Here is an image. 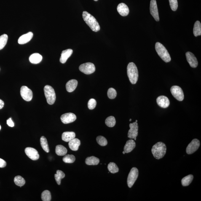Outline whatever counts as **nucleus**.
Returning <instances> with one entry per match:
<instances>
[{"label": "nucleus", "instance_id": "obj_1", "mask_svg": "<svg viewBox=\"0 0 201 201\" xmlns=\"http://www.w3.org/2000/svg\"><path fill=\"white\" fill-rule=\"evenodd\" d=\"M82 17L86 23L92 31L96 32L100 31V27L99 24L94 17L87 11L83 12Z\"/></svg>", "mask_w": 201, "mask_h": 201}, {"label": "nucleus", "instance_id": "obj_2", "mask_svg": "<svg viewBox=\"0 0 201 201\" xmlns=\"http://www.w3.org/2000/svg\"><path fill=\"white\" fill-rule=\"evenodd\" d=\"M151 151L155 158L157 159H161L166 153V146L162 142H159L153 146Z\"/></svg>", "mask_w": 201, "mask_h": 201}, {"label": "nucleus", "instance_id": "obj_3", "mask_svg": "<svg viewBox=\"0 0 201 201\" xmlns=\"http://www.w3.org/2000/svg\"><path fill=\"white\" fill-rule=\"evenodd\" d=\"M127 73L130 82L133 84H136L138 79V71L136 65L133 62L129 63L127 66Z\"/></svg>", "mask_w": 201, "mask_h": 201}, {"label": "nucleus", "instance_id": "obj_4", "mask_svg": "<svg viewBox=\"0 0 201 201\" xmlns=\"http://www.w3.org/2000/svg\"><path fill=\"white\" fill-rule=\"evenodd\" d=\"M155 47L158 55L163 61L166 63L171 61V58L170 54L163 45L160 43L157 42L155 44Z\"/></svg>", "mask_w": 201, "mask_h": 201}, {"label": "nucleus", "instance_id": "obj_5", "mask_svg": "<svg viewBox=\"0 0 201 201\" xmlns=\"http://www.w3.org/2000/svg\"><path fill=\"white\" fill-rule=\"evenodd\" d=\"M44 90L48 104L50 105L53 104L56 99V94L54 89L51 86L47 85L45 86Z\"/></svg>", "mask_w": 201, "mask_h": 201}, {"label": "nucleus", "instance_id": "obj_6", "mask_svg": "<svg viewBox=\"0 0 201 201\" xmlns=\"http://www.w3.org/2000/svg\"><path fill=\"white\" fill-rule=\"evenodd\" d=\"M139 171L136 167H133L130 170L127 180V185L129 188H131L138 178Z\"/></svg>", "mask_w": 201, "mask_h": 201}, {"label": "nucleus", "instance_id": "obj_7", "mask_svg": "<svg viewBox=\"0 0 201 201\" xmlns=\"http://www.w3.org/2000/svg\"><path fill=\"white\" fill-rule=\"evenodd\" d=\"M79 69L85 74L89 75L95 72V67L93 63L88 62L81 65L79 67Z\"/></svg>", "mask_w": 201, "mask_h": 201}, {"label": "nucleus", "instance_id": "obj_8", "mask_svg": "<svg viewBox=\"0 0 201 201\" xmlns=\"http://www.w3.org/2000/svg\"><path fill=\"white\" fill-rule=\"evenodd\" d=\"M172 95L179 101H182L184 99V94L182 89L178 86H173L171 88Z\"/></svg>", "mask_w": 201, "mask_h": 201}, {"label": "nucleus", "instance_id": "obj_9", "mask_svg": "<svg viewBox=\"0 0 201 201\" xmlns=\"http://www.w3.org/2000/svg\"><path fill=\"white\" fill-rule=\"evenodd\" d=\"M20 94L22 98L27 101H30L32 99L33 93L32 91L26 86H22L21 88Z\"/></svg>", "mask_w": 201, "mask_h": 201}, {"label": "nucleus", "instance_id": "obj_10", "mask_svg": "<svg viewBox=\"0 0 201 201\" xmlns=\"http://www.w3.org/2000/svg\"><path fill=\"white\" fill-rule=\"evenodd\" d=\"M200 146V142L198 139H193L188 145L186 148V152L188 154H193L197 151Z\"/></svg>", "mask_w": 201, "mask_h": 201}, {"label": "nucleus", "instance_id": "obj_11", "mask_svg": "<svg viewBox=\"0 0 201 201\" xmlns=\"http://www.w3.org/2000/svg\"><path fill=\"white\" fill-rule=\"evenodd\" d=\"M130 129L128 133V137L131 139L136 140V138L138 136V125L137 122H135L130 123L129 125Z\"/></svg>", "mask_w": 201, "mask_h": 201}, {"label": "nucleus", "instance_id": "obj_12", "mask_svg": "<svg viewBox=\"0 0 201 201\" xmlns=\"http://www.w3.org/2000/svg\"><path fill=\"white\" fill-rule=\"evenodd\" d=\"M150 10L151 15L156 21H159V18L156 0H151Z\"/></svg>", "mask_w": 201, "mask_h": 201}, {"label": "nucleus", "instance_id": "obj_13", "mask_svg": "<svg viewBox=\"0 0 201 201\" xmlns=\"http://www.w3.org/2000/svg\"><path fill=\"white\" fill-rule=\"evenodd\" d=\"M60 119L63 123L69 124L75 121L76 119V116L73 113H67L62 115Z\"/></svg>", "mask_w": 201, "mask_h": 201}, {"label": "nucleus", "instance_id": "obj_14", "mask_svg": "<svg viewBox=\"0 0 201 201\" xmlns=\"http://www.w3.org/2000/svg\"><path fill=\"white\" fill-rule=\"evenodd\" d=\"M25 154L30 159L34 161L38 160L39 158V155L38 151L34 148L28 147L25 148Z\"/></svg>", "mask_w": 201, "mask_h": 201}, {"label": "nucleus", "instance_id": "obj_15", "mask_svg": "<svg viewBox=\"0 0 201 201\" xmlns=\"http://www.w3.org/2000/svg\"><path fill=\"white\" fill-rule=\"evenodd\" d=\"M187 60L190 66L193 68H196L198 65L197 58L192 53L188 52L186 54Z\"/></svg>", "mask_w": 201, "mask_h": 201}, {"label": "nucleus", "instance_id": "obj_16", "mask_svg": "<svg viewBox=\"0 0 201 201\" xmlns=\"http://www.w3.org/2000/svg\"><path fill=\"white\" fill-rule=\"evenodd\" d=\"M156 102L158 105L163 108H167L170 104V100L165 96L162 95L158 97Z\"/></svg>", "mask_w": 201, "mask_h": 201}, {"label": "nucleus", "instance_id": "obj_17", "mask_svg": "<svg viewBox=\"0 0 201 201\" xmlns=\"http://www.w3.org/2000/svg\"><path fill=\"white\" fill-rule=\"evenodd\" d=\"M117 10L119 13L123 17L126 16L129 13L128 6L124 3H120L118 5Z\"/></svg>", "mask_w": 201, "mask_h": 201}, {"label": "nucleus", "instance_id": "obj_18", "mask_svg": "<svg viewBox=\"0 0 201 201\" xmlns=\"http://www.w3.org/2000/svg\"><path fill=\"white\" fill-rule=\"evenodd\" d=\"M33 36V34L30 32L26 34L22 35L19 38L18 43L20 44H24L27 43L31 40Z\"/></svg>", "mask_w": 201, "mask_h": 201}, {"label": "nucleus", "instance_id": "obj_19", "mask_svg": "<svg viewBox=\"0 0 201 201\" xmlns=\"http://www.w3.org/2000/svg\"><path fill=\"white\" fill-rule=\"evenodd\" d=\"M72 49H68L62 51L61 57L60 59V61L62 63H65L68 59L71 56L73 53Z\"/></svg>", "mask_w": 201, "mask_h": 201}, {"label": "nucleus", "instance_id": "obj_20", "mask_svg": "<svg viewBox=\"0 0 201 201\" xmlns=\"http://www.w3.org/2000/svg\"><path fill=\"white\" fill-rule=\"evenodd\" d=\"M78 81L75 79H72L67 82L66 87L67 91L69 92H72L77 87Z\"/></svg>", "mask_w": 201, "mask_h": 201}, {"label": "nucleus", "instance_id": "obj_21", "mask_svg": "<svg viewBox=\"0 0 201 201\" xmlns=\"http://www.w3.org/2000/svg\"><path fill=\"white\" fill-rule=\"evenodd\" d=\"M136 147L135 142L132 139L127 141L124 148V151L125 153H129L133 150Z\"/></svg>", "mask_w": 201, "mask_h": 201}, {"label": "nucleus", "instance_id": "obj_22", "mask_svg": "<svg viewBox=\"0 0 201 201\" xmlns=\"http://www.w3.org/2000/svg\"><path fill=\"white\" fill-rule=\"evenodd\" d=\"M80 145V140L77 138L73 139L69 143V148L73 151H78Z\"/></svg>", "mask_w": 201, "mask_h": 201}, {"label": "nucleus", "instance_id": "obj_23", "mask_svg": "<svg viewBox=\"0 0 201 201\" xmlns=\"http://www.w3.org/2000/svg\"><path fill=\"white\" fill-rule=\"evenodd\" d=\"M76 136L75 133L74 132H65L62 134V140L66 142H69L73 139Z\"/></svg>", "mask_w": 201, "mask_h": 201}, {"label": "nucleus", "instance_id": "obj_24", "mask_svg": "<svg viewBox=\"0 0 201 201\" xmlns=\"http://www.w3.org/2000/svg\"><path fill=\"white\" fill-rule=\"evenodd\" d=\"M42 56L39 53H35L32 54L29 57V60L31 63L36 64L40 63L42 60Z\"/></svg>", "mask_w": 201, "mask_h": 201}, {"label": "nucleus", "instance_id": "obj_25", "mask_svg": "<svg viewBox=\"0 0 201 201\" xmlns=\"http://www.w3.org/2000/svg\"><path fill=\"white\" fill-rule=\"evenodd\" d=\"M99 162L100 159L94 156L88 157L85 160L86 164L89 165H97Z\"/></svg>", "mask_w": 201, "mask_h": 201}, {"label": "nucleus", "instance_id": "obj_26", "mask_svg": "<svg viewBox=\"0 0 201 201\" xmlns=\"http://www.w3.org/2000/svg\"><path fill=\"white\" fill-rule=\"evenodd\" d=\"M68 150L65 147L62 145H57L56 148V154L59 156L66 155Z\"/></svg>", "mask_w": 201, "mask_h": 201}, {"label": "nucleus", "instance_id": "obj_27", "mask_svg": "<svg viewBox=\"0 0 201 201\" xmlns=\"http://www.w3.org/2000/svg\"><path fill=\"white\" fill-rule=\"evenodd\" d=\"M193 176L192 175H189L184 177L181 180V184L183 186H189L193 179Z\"/></svg>", "mask_w": 201, "mask_h": 201}, {"label": "nucleus", "instance_id": "obj_28", "mask_svg": "<svg viewBox=\"0 0 201 201\" xmlns=\"http://www.w3.org/2000/svg\"><path fill=\"white\" fill-rule=\"evenodd\" d=\"M193 34L195 37L201 35V24L200 22L198 21H196L194 24Z\"/></svg>", "mask_w": 201, "mask_h": 201}, {"label": "nucleus", "instance_id": "obj_29", "mask_svg": "<svg viewBox=\"0 0 201 201\" xmlns=\"http://www.w3.org/2000/svg\"><path fill=\"white\" fill-rule=\"evenodd\" d=\"M40 143L41 147L46 152L48 153L50 151L49 150V147L47 141V139H46L45 137L44 136H43L41 137L40 138Z\"/></svg>", "mask_w": 201, "mask_h": 201}, {"label": "nucleus", "instance_id": "obj_30", "mask_svg": "<svg viewBox=\"0 0 201 201\" xmlns=\"http://www.w3.org/2000/svg\"><path fill=\"white\" fill-rule=\"evenodd\" d=\"M65 175L63 171L60 170H57L56 174L55 175V179L57 184L60 185L61 184L62 179L65 177Z\"/></svg>", "mask_w": 201, "mask_h": 201}, {"label": "nucleus", "instance_id": "obj_31", "mask_svg": "<svg viewBox=\"0 0 201 201\" xmlns=\"http://www.w3.org/2000/svg\"><path fill=\"white\" fill-rule=\"evenodd\" d=\"M106 125L107 126L110 127H112L114 126L116 123L115 118L113 116H110L107 118L105 121Z\"/></svg>", "mask_w": 201, "mask_h": 201}, {"label": "nucleus", "instance_id": "obj_32", "mask_svg": "<svg viewBox=\"0 0 201 201\" xmlns=\"http://www.w3.org/2000/svg\"><path fill=\"white\" fill-rule=\"evenodd\" d=\"M108 169L109 171L112 174L117 173L119 171V168L114 162H110L108 164Z\"/></svg>", "mask_w": 201, "mask_h": 201}, {"label": "nucleus", "instance_id": "obj_33", "mask_svg": "<svg viewBox=\"0 0 201 201\" xmlns=\"http://www.w3.org/2000/svg\"><path fill=\"white\" fill-rule=\"evenodd\" d=\"M8 40V36L7 34H4L0 36V50L5 47L7 43Z\"/></svg>", "mask_w": 201, "mask_h": 201}, {"label": "nucleus", "instance_id": "obj_34", "mask_svg": "<svg viewBox=\"0 0 201 201\" xmlns=\"http://www.w3.org/2000/svg\"><path fill=\"white\" fill-rule=\"evenodd\" d=\"M14 181L16 185L20 187L24 186L25 183V180L20 175L15 177L14 178Z\"/></svg>", "mask_w": 201, "mask_h": 201}, {"label": "nucleus", "instance_id": "obj_35", "mask_svg": "<svg viewBox=\"0 0 201 201\" xmlns=\"http://www.w3.org/2000/svg\"><path fill=\"white\" fill-rule=\"evenodd\" d=\"M63 160L66 163H73L75 161V157L72 155H67L63 158Z\"/></svg>", "mask_w": 201, "mask_h": 201}, {"label": "nucleus", "instance_id": "obj_36", "mask_svg": "<svg viewBox=\"0 0 201 201\" xmlns=\"http://www.w3.org/2000/svg\"><path fill=\"white\" fill-rule=\"evenodd\" d=\"M41 197L43 201H51V198L52 197H51L50 192L47 190L44 191L41 194Z\"/></svg>", "mask_w": 201, "mask_h": 201}, {"label": "nucleus", "instance_id": "obj_37", "mask_svg": "<svg viewBox=\"0 0 201 201\" xmlns=\"http://www.w3.org/2000/svg\"><path fill=\"white\" fill-rule=\"evenodd\" d=\"M96 140L97 142L101 146H105L107 145V141L104 137L100 136L97 137Z\"/></svg>", "mask_w": 201, "mask_h": 201}, {"label": "nucleus", "instance_id": "obj_38", "mask_svg": "<svg viewBox=\"0 0 201 201\" xmlns=\"http://www.w3.org/2000/svg\"><path fill=\"white\" fill-rule=\"evenodd\" d=\"M117 92L115 89L113 88H110L108 89L107 92V95L108 98L111 99H113L117 96Z\"/></svg>", "mask_w": 201, "mask_h": 201}, {"label": "nucleus", "instance_id": "obj_39", "mask_svg": "<svg viewBox=\"0 0 201 201\" xmlns=\"http://www.w3.org/2000/svg\"><path fill=\"white\" fill-rule=\"evenodd\" d=\"M171 8L172 10L176 11L178 7L177 0H169Z\"/></svg>", "mask_w": 201, "mask_h": 201}, {"label": "nucleus", "instance_id": "obj_40", "mask_svg": "<svg viewBox=\"0 0 201 201\" xmlns=\"http://www.w3.org/2000/svg\"><path fill=\"white\" fill-rule=\"evenodd\" d=\"M97 105V102L94 99L92 98L89 101L88 104V108L89 109L93 110L94 109Z\"/></svg>", "mask_w": 201, "mask_h": 201}, {"label": "nucleus", "instance_id": "obj_41", "mask_svg": "<svg viewBox=\"0 0 201 201\" xmlns=\"http://www.w3.org/2000/svg\"><path fill=\"white\" fill-rule=\"evenodd\" d=\"M7 124L9 127H13L14 126V124L11 118H9L7 120Z\"/></svg>", "mask_w": 201, "mask_h": 201}, {"label": "nucleus", "instance_id": "obj_42", "mask_svg": "<svg viewBox=\"0 0 201 201\" xmlns=\"http://www.w3.org/2000/svg\"><path fill=\"white\" fill-rule=\"evenodd\" d=\"M6 163L5 161L0 158V168H4L6 166Z\"/></svg>", "mask_w": 201, "mask_h": 201}, {"label": "nucleus", "instance_id": "obj_43", "mask_svg": "<svg viewBox=\"0 0 201 201\" xmlns=\"http://www.w3.org/2000/svg\"><path fill=\"white\" fill-rule=\"evenodd\" d=\"M4 106V102L2 100L0 99V109H2Z\"/></svg>", "mask_w": 201, "mask_h": 201}, {"label": "nucleus", "instance_id": "obj_44", "mask_svg": "<svg viewBox=\"0 0 201 201\" xmlns=\"http://www.w3.org/2000/svg\"><path fill=\"white\" fill-rule=\"evenodd\" d=\"M123 154H125V152H124V151L123 152Z\"/></svg>", "mask_w": 201, "mask_h": 201}, {"label": "nucleus", "instance_id": "obj_45", "mask_svg": "<svg viewBox=\"0 0 201 201\" xmlns=\"http://www.w3.org/2000/svg\"><path fill=\"white\" fill-rule=\"evenodd\" d=\"M1 125H0V130H1Z\"/></svg>", "mask_w": 201, "mask_h": 201}, {"label": "nucleus", "instance_id": "obj_46", "mask_svg": "<svg viewBox=\"0 0 201 201\" xmlns=\"http://www.w3.org/2000/svg\"><path fill=\"white\" fill-rule=\"evenodd\" d=\"M129 121H130H130H132V119H130V120H129Z\"/></svg>", "mask_w": 201, "mask_h": 201}, {"label": "nucleus", "instance_id": "obj_47", "mask_svg": "<svg viewBox=\"0 0 201 201\" xmlns=\"http://www.w3.org/2000/svg\"><path fill=\"white\" fill-rule=\"evenodd\" d=\"M94 1H98V0H94Z\"/></svg>", "mask_w": 201, "mask_h": 201}, {"label": "nucleus", "instance_id": "obj_48", "mask_svg": "<svg viewBox=\"0 0 201 201\" xmlns=\"http://www.w3.org/2000/svg\"><path fill=\"white\" fill-rule=\"evenodd\" d=\"M136 122H138V120H136Z\"/></svg>", "mask_w": 201, "mask_h": 201}]
</instances>
